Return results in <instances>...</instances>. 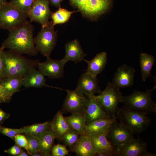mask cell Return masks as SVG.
<instances>
[{"mask_svg":"<svg viewBox=\"0 0 156 156\" xmlns=\"http://www.w3.org/2000/svg\"><path fill=\"white\" fill-rule=\"evenodd\" d=\"M2 58L4 78L15 76L23 78L30 68L37 67L39 60L27 59L11 50L3 51Z\"/></svg>","mask_w":156,"mask_h":156,"instance_id":"obj_2","label":"cell"},{"mask_svg":"<svg viewBox=\"0 0 156 156\" xmlns=\"http://www.w3.org/2000/svg\"><path fill=\"white\" fill-rule=\"evenodd\" d=\"M24 133L28 142L29 155L32 156L34 154L39 152V138Z\"/></svg>","mask_w":156,"mask_h":156,"instance_id":"obj_31","label":"cell"},{"mask_svg":"<svg viewBox=\"0 0 156 156\" xmlns=\"http://www.w3.org/2000/svg\"><path fill=\"white\" fill-rule=\"evenodd\" d=\"M23 128L24 133L39 138L43 134L50 129V123L46 122L36 123L24 127Z\"/></svg>","mask_w":156,"mask_h":156,"instance_id":"obj_28","label":"cell"},{"mask_svg":"<svg viewBox=\"0 0 156 156\" xmlns=\"http://www.w3.org/2000/svg\"><path fill=\"white\" fill-rule=\"evenodd\" d=\"M140 65L142 80L145 82L149 77L153 76L151 72L155 62V59L152 55L144 53H140Z\"/></svg>","mask_w":156,"mask_h":156,"instance_id":"obj_26","label":"cell"},{"mask_svg":"<svg viewBox=\"0 0 156 156\" xmlns=\"http://www.w3.org/2000/svg\"><path fill=\"white\" fill-rule=\"evenodd\" d=\"M10 116V114L4 112L0 107V125L2 124Z\"/></svg>","mask_w":156,"mask_h":156,"instance_id":"obj_39","label":"cell"},{"mask_svg":"<svg viewBox=\"0 0 156 156\" xmlns=\"http://www.w3.org/2000/svg\"><path fill=\"white\" fill-rule=\"evenodd\" d=\"M49 4L48 0H36L27 13L30 21L39 23L42 28L46 26L52 13Z\"/></svg>","mask_w":156,"mask_h":156,"instance_id":"obj_9","label":"cell"},{"mask_svg":"<svg viewBox=\"0 0 156 156\" xmlns=\"http://www.w3.org/2000/svg\"><path fill=\"white\" fill-rule=\"evenodd\" d=\"M156 85L152 89L145 92L134 90L131 94L123 96L121 102L124 106L133 110L147 114L156 113V103L153 101L152 95Z\"/></svg>","mask_w":156,"mask_h":156,"instance_id":"obj_4","label":"cell"},{"mask_svg":"<svg viewBox=\"0 0 156 156\" xmlns=\"http://www.w3.org/2000/svg\"><path fill=\"white\" fill-rule=\"evenodd\" d=\"M107 54L104 51L97 54L90 60H83L87 63L86 73L94 77L100 73L105 68L107 63Z\"/></svg>","mask_w":156,"mask_h":156,"instance_id":"obj_22","label":"cell"},{"mask_svg":"<svg viewBox=\"0 0 156 156\" xmlns=\"http://www.w3.org/2000/svg\"><path fill=\"white\" fill-rule=\"evenodd\" d=\"M155 153L148 152L147 151H145L142 155V156H156Z\"/></svg>","mask_w":156,"mask_h":156,"instance_id":"obj_41","label":"cell"},{"mask_svg":"<svg viewBox=\"0 0 156 156\" xmlns=\"http://www.w3.org/2000/svg\"><path fill=\"white\" fill-rule=\"evenodd\" d=\"M66 54L62 59L65 64L71 61L77 64L83 60L87 54L82 49L80 43L77 39L66 43L65 45Z\"/></svg>","mask_w":156,"mask_h":156,"instance_id":"obj_18","label":"cell"},{"mask_svg":"<svg viewBox=\"0 0 156 156\" xmlns=\"http://www.w3.org/2000/svg\"><path fill=\"white\" fill-rule=\"evenodd\" d=\"M99 94L95 97L101 107L110 117L116 116L118 105L123 96L120 89L109 82L105 89Z\"/></svg>","mask_w":156,"mask_h":156,"instance_id":"obj_6","label":"cell"},{"mask_svg":"<svg viewBox=\"0 0 156 156\" xmlns=\"http://www.w3.org/2000/svg\"><path fill=\"white\" fill-rule=\"evenodd\" d=\"M79 12L78 10L69 11L62 8L60 6L55 12L52 13L50 18L54 26L57 24L64 23L69 20L72 14Z\"/></svg>","mask_w":156,"mask_h":156,"instance_id":"obj_29","label":"cell"},{"mask_svg":"<svg viewBox=\"0 0 156 156\" xmlns=\"http://www.w3.org/2000/svg\"><path fill=\"white\" fill-rule=\"evenodd\" d=\"M23 78L13 76L5 78L0 81V84L12 95L18 91L23 85Z\"/></svg>","mask_w":156,"mask_h":156,"instance_id":"obj_27","label":"cell"},{"mask_svg":"<svg viewBox=\"0 0 156 156\" xmlns=\"http://www.w3.org/2000/svg\"><path fill=\"white\" fill-rule=\"evenodd\" d=\"M21 150V147L15 144L10 148L5 150L4 152L11 155L18 156Z\"/></svg>","mask_w":156,"mask_h":156,"instance_id":"obj_37","label":"cell"},{"mask_svg":"<svg viewBox=\"0 0 156 156\" xmlns=\"http://www.w3.org/2000/svg\"><path fill=\"white\" fill-rule=\"evenodd\" d=\"M36 0H11L9 3L20 11L28 13Z\"/></svg>","mask_w":156,"mask_h":156,"instance_id":"obj_30","label":"cell"},{"mask_svg":"<svg viewBox=\"0 0 156 156\" xmlns=\"http://www.w3.org/2000/svg\"><path fill=\"white\" fill-rule=\"evenodd\" d=\"M4 2L2 0H0V8L3 5Z\"/></svg>","mask_w":156,"mask_h":156,"instance_id":"obj_44","label":"cell"},{"mask_svg":"<svg viewBox=\"0 0 156 156\" xmlns=\"http://www.w3.org/2000/svg\"><path fill=\"white\" fill-rule=\"evenodd\" d=\"M116 116L133 134L140 133L146 129L151 123L148 114L135 111L124 106L118 107Z\"/></svg>","mask_w":156,"mask_h":156,"instance_id":"obj_5","label":"cell"},{"mask_svg":"<svg viewBox=\"0 0 156 156\" xmlns=\"http://www.w3.org/2000/svg\"><path fill=\"white\" fill-rule=\"evenodd\" d=\"M98 83L96 77L86 72L82 74L79 79L75 89L86 96H92L95 94L100 93L101 91Z\"/></svg>","mask_w":156,"mask_h":156,"instance_id":"obj_15","label":"cell"},{"mask_svg":"<svg viewBox=\"0 0 156 156\" xmlns=\"http://www.w3.org/2000/svg\"><path fill=\"white\" fill-rule=\"evenodd\" d=\"M14 140L15 144L20 147L25 149L28 153V142L26 137L24 135L21 134L17 135L15 136Z\"/></svg>","mask_w":156,"mask_h":156,"instance_id":"obj_35","label":"cell"},{"mask_svg":"<svg viewBox=\"0 0 156 156\" xmlns=\"http://www.w3.org/2000/svg\"><path fill=\"white\" fill-rule=\"evenodd\" d=\"M12 96L0 84V104L2 103L10 102Z\"/></svg>","mask_w":156,"mask_h":156,"instance_id":"obj_36","label":"cell"},{"mask_svg":"<svg viewBox=\"0 0 156 156\" xmlns=\"http://www.w3.org/2000/svg\"><path fill=\"white\" fill-rule=\"evenodd\" d=\"M64 0H48L49 3L52 5L58 8L60 6L61 3Z\"/></svg>","mask_w":156,"mask_h":156,"instance_id":"obj_40","label":"cell"},{"mask_svg":"<svg viewBox=\"0 0 156 156\" xmlns=\"http://www.w3.org/2000/svg\"><path fill=\"white\" fill-rule=\"evenodd\" d=\"M44 75L39 70L32 68L25 74L23 80V85L26 88H41L45 86L62 90L58 88L50 86L46 84Z\"/></svg>","mask_w":156,"mask_h":156,"instance_id":"obj_20","label":"cell"},{"mask_svg":"<svg viewBox=\"0 0 156 156\" xmlns=\"http://www.w3.org/2000/svg\"><path fill=\"white\" fill-rule=\"evenodd\" d=\"M69 125L72 129L82 135L84 131L86 126V116L83 112L72 114L70 116L64 117Z\"/></svg>","mask_w":156,"mask_h":156,"instance_id":"obj_24","label":"cell"},{"mask_svg":"<svg viewBox=\"0 0 156 156\" xmlns=\"http://www.w3.org/2000/svg\"><path fill=\"white\" fill-rule=\"evenodd\" d=\"M135 72L133 67L125 64H122L115 72L112 82L120 89L131 87L133 85Z\"/></svg>","mask_w":156,"mask_h":156,"instance_id":"obj_13","label":"cell"},{"mask_svg":"<svg viewBox=\"0 0 156 156\" xmlns=\"http://www.w3.org/2000/svg\"><path fill=\"white\" fill-rule=\"evenodd\" d=\"M72 129L66 120L61 110L55 115L50 122V129L55 134L56 138L61 140L64 135Z\"/></svg>","mask_w":156,"mask_h":156,"instance_id":"obj_23","label":"cell"},{"mask_svg":"<svg viewBox=\"0 0 156 156\" xmlns=\"http://www.w3.org/2000/svg\"><path fill=\"white\" fill-rule=\"evenodd\" d=\"M55 134L50 129L43 134L39 138V152L43 156H51L50 153L55 139Z\"/></svg>","mask_w":156,"mask_h":156,"instance_id":"obj_25","label":"cell"},{"mask_svg":"<svg viewBox=\"0 0 156 156\" xmlns=\"http://www.w3.org/2000/svg\"><path fill=\"white\" fill-rule=\"evenodd\" d=\"M28 17L27 13L5 1L0 8V28L9 31L26 21Z\"/></svg>","mask_w":156,"mask_h":156,"instance_id":"obj_7","label":"cell"},{"mask_svg":"<svg viewBox=\"0 0 156 156\" xmlns=\"http://www.w3.org/2000/svg\"><path fill=\"white\" fill-rule=\"evenodd\" d=\"M0 133L3 135L14 140L16 135L24 133V131L23 127L20 129H14L7 128L0 125Z\"/></svg>","mask_w":156,"mask_h":156,"instance_id":"obj_33","label":"cell"},{"mask_svg":"<svg viewBox=\"0 0 156 156\" xmlns=\"http://www.w3.org/2000/svg\"><path fill=\"white\" fill-rule=\"evenodd\" d=\"M4 2L6 1V0H2Z\"/></svg>","mask_w":156,"mask_h":156,"instance_id":"obj_45","label":"cell"},{"mask_svg":"<svg viewBox=\"0 0 156 156\" xmlns=\"http://www.w3.org/2000/svg\"><path fill=\"white\" fill-rule=\"evenodd\" d=\"M117 116L108 117L98 119L86 124L82 135L89 136L92 134L107 135L111 125L117 121Z\"/></svg>","mask_w":156,"mask_h":156,"instance_id":"obj_16","label":"cell"},{"mask_svg":"<svg viewBox=\"0 0 156 156\" xmlns=\"http://www.w3.org/2000/svg\"><path fill=\"white\" fill-rule=\"evenodd\" d=\"M70 4L80 12L82 16L96 21L112 8L114 0H68Z\"/></svg>","mask_w":156,"mask_h":156,"instance_id":"obj_3","label":"cell"},{"mask_svg":"<svg viewBox=\"0 0 156 156\" xmlns=\"http://www.w3.org/2000/svg\"><path fill=\"white\" fill-rule=\"evenodd\" d=\"M51 151V155L53 156H64L68 153L66 146L60 144L54 145Z\"/></svg>","mask_w":156,"mask_h":156,"instance_id":"obj_34","label":"cell"},{"mask_svg":"<svg viewBox=\"0 0 156 156\" xmlns=\"http://www.w3.org/2000/svg\"><path fill=\"white\" fill-rule=\"evenodd\" d=\"M54 26L52 21H49L34 39L36 50L46 57L50 56L56 43L57 31L54 30Z\"/></svg>","mask_w":156,"mask_h":156,"instance_id":"obj_8","label":"cell"},{"mask_svg":"<svg viewBox=\"0 0 156 156\" xmlns=\"http://www.w3.org/2000/svg\"><path fill=\"white\" fill-rule=\"evenodd\" d=\"M33 32V25L27 20L9 31L8 37L1 46L20 54L36 55L38 51L34 46Z\"/></svg>","mask_w":156,"mask_h":156,"instance_id":"obj_1","label":"cell"},{"mask_svg":"<svg viewBox=\"0 0 156 156\" xmlns=\"http://www.w3.org/2000/svg\"><path fill=\"white\" fill-rule=\"evenodd\" d=\"M71 149L79 156H95L96 153L91 139L87 135H80Z\"/></svg>","mask_w":156,"mask_h":156,"instance_id":"obj_21","label":"cell"},{"mask_svg":"<svg viewBox=\"0 0 156 156\" xmlns=\"http://www.w3.org/2000/svg\"><path fill=\"white\" fill-rule=\"evenodd\" d=\"M133 134L122 123L114 122L110 126L106 137L114 146H117L135 138Z\"/></svg>","mask_w":156,"mask_h":156,"instance_id":"obj_10","label":"cell"},{"mask_svg":"<svg viewBox=\"0 0 156 156\" xmlns=\"http://www.w3.org/2000/svg\"><path fill=\"white\" fill-rule=\"evenodd\" d=\"M116 147V156H142L147 151V143L138 135L134 140Z\"/></svg>","mask_w":156,"mask_h":156,"instance_id":"obj_12","label":"cell"},{"mask_svg":"<svg viewBox=\"0 0 156 156\" xmlns=\"http://www.w3.org/2000/svg\"><path fill=\"white\" fill-rule=\"evenodd\" d=\"M29 154L23 150H21L20 153L18 156H27Z\"/></svg>","mask_w":156,"mask_h":156,"instance_id":"obj_43","label":"cell"},{"mask_svg":"<svg viewBox=\"0 0 156 156\" xmlns=\"http://www.w3.org/2000/svg\"><path fill=\"white\" fill-rule=\"evenodd\" d=\"M86 97L85 110L86 124L98 119L110 117L99 105L95 98V95Z\"/></svg>","mask_w":156,"mask_h":156,"instance_id":"obj_17","label":"cell"},{"mask_svg":"<svg viewBox=\"0 0 156 156\" xmlns=\"http://www.w3.org/2000/svg\"><path fill=\"white\" fill-rule=\"evenodd\" d=\"M95 156H109L108 154L104 152L96 153Z\"/></svg>","mask_w":156,"mask_h":156,"instance_id":"obj_42","label":"cell"},{"mask_svg":"<svg viewBox=\"0 0 156 156\" xmlns=\"http://www.w3.org/2000/svg\"><path fill=\"white\" fill-rule=\"evenodd\" d=\"M79 133L73 129L66 133L62 140L65 145L72 148L79 138Z\"/></svg>","mask_w":156,"mask_h":156,"instance_id":"obj_32","label":"cell"},{"mask_svg":"<svg viewBox=\"0 0 156 156\" xmlns=\"http://www.w3.org/2000/svg\"><path fill=\"white\" fill-rule=\"evenodd\" d=\"M89 136L96 153L104 152L109 156H116V148L109 140L104 134H92Z\"/></svg>","mask_w":156,"mask_h":156,"instance_id":"obj_19","label":"cell"},{"mask_svg":"<svg viewBox=\"0 0 156 156\" xmlns=\"http://www.w3.org/2000/svg\"><path fill=\"white\" fill-rule=\"evenodd\" d=\"M65 90L67 94L63 105L64 110L72 114L84 112L86 96L76 89Z\"/></svg>","mask_w":156,"mask_h":156,"instance_id":"obj_11","label":"cell"},{"mask_svg":"<svg viewBox=\"0 0 156 156\" xmlns=\"http://www.w3.org/2000/svg\"><path fill=\"white\" fill-rule=\"evenodd\" d=\"M4 48L2 46L0 47V81L4 78V67L2 58V53Z\"/></svg>","mask_w":156,"mask_h":156,"instance_id":"obj_38","label":"cell"},{"mask_svg":"<svg viewBox=\"0 0 156 156\" xmlns=\"http://www.w3.org/2000/svg\"><path fill=\"white\" fill-rule=\"evenodd\" d=\"M47 57L44 62H39L38 67L39 70L45 76L52 79L63 77L64 75V68L65 64L62 60H53L50 56Z\"/></svg>","mask_w":156,"mask_h":156,"instance_id":"obj_14","label":"cell"}]
</instances>
